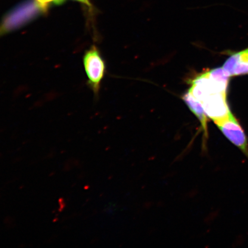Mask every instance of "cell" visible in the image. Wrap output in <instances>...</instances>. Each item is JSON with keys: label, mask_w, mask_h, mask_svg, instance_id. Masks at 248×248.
Returning <instances> with one entry per match:
<instances>
[{"label": "cell", "mask_w": 248, "mask_h": 248, "mask_svg": "<svg viewBox=\"0 0 248 248\" xmlns=\"http://www.w3.org/2000/svg\"><path fill=\"white\" fill-rule=\"evenodd\" d=\"M183 100L192 112L199 120L202 128L203 137L207 139L208 138V131H207V118L208 117L204 112L202 105L199 101L195 100L188 92L183 96Z\"/></svg>", "instance_id": "obj_6"}, {"label": "cell", "mask_w": 248, "mask_h": 248, "mask_svg": "<svg viewBox=\"0 0 248 248\" xmlns=\"http://www.w3.org/2000/svg\"><path fill=\"white\" fill-rule=\"evenodd\" d=\"M215 123L225 137L239 149L248 159L247 136L233 114L231 112L224 119Z\"/></svg>", "instance_id": "obj_3"}, {"label": "cell", "mask_w": 248, "mask_h": 248, "mask_svg": "<svg viewBox=\"0 0 248 248\" xmlns=\"http://www.w3.org/2000/svg\"><path fill=\"white\" fill-rule=\"evenodd\" d=\"M46 11L35 0L18 6L9 12L0 23V37L24 26Z\"/></svg>", "instance_id": "obj_2"}, {"label": "cell", "mask_w": 248, "mask_h": 248, "mask_svg": "<svg viewBox=\"0 0 248 248\" xmlns=\"http://www.w3.org/2000/svg\"><path fill=\"white\" fill-rule=\"evenodd\" d=\"M41 7L47 9L49 5H61L63 4L65 0H35Z\"/></svg>", "instance_id": "obj_7"}, {"label": "cell", "mask_w": 248, "mask_h": 248, "mask_svg": "<svg viewBox=\"0 0 248 248\" xmlns=\"http://www.w3.org/2000/svg\"><path fill=\"white\" fill-rule=\"evenodd\" d=\"M76 1L81 2L84 4H88L89 2V0H76Z\"/></svg>", "instance_id": "obj_8"}, {"label": "cell", "mask_w": 248, "mask_h": 248, "mask_svg": "<svg viewBox=\"0 0 248 248\" xmlns=\"http://www.w3.org/2000/svg\"><path fill=\"white\" fill-rule=\"evenodd\" d=\"M222 68L231 77L248 74V48L232 55Z\"/></svg>", "instance_id": "obj_5"}, {"label": "cell", "mask_w": 248, "mask_h": 248, "mask_svg": "<svg viewBox=\"0 0 248 248\" xmlns=\"http://www.w3.org/2000/svg\"><path fill=\"white\" fill-rule=\"evenodd\" d=\"M229 79L207 71L192 80L188 92L199 101L207 117L214 123L224 119L232 111L227 102Z\"/></svg>", "instance_id": "obj_1"}, {"label": "cell", "mask_w": 248, "mask_h": 248, "mask_svg": "<svg viewBox=\"0 0 248 248\" xmlns=\"http://www.w3.org/2000/svg\"><path fill=\"white\" fill-rule=\"evenodd\" d=\"M83 63L88 77L89 85L91 86L93 92L97 93L105 76L106 67L97 46H93L86 52L83 57Z\"/></svg>", "instance_id": "obj_4"}]
</instances>
